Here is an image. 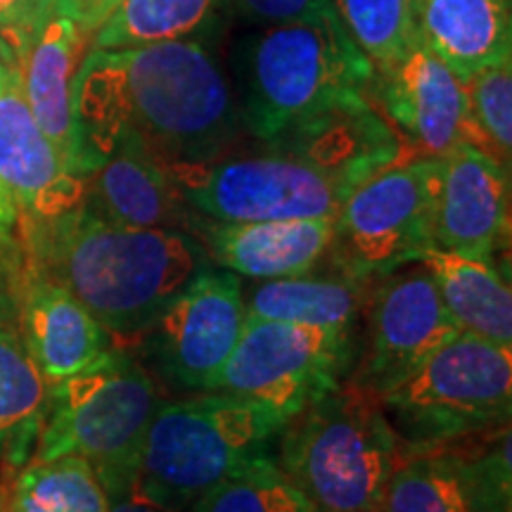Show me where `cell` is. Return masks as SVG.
<instances>
[{"instance_id":"6da1fadb","label":"cell","mask_w":512,"mask_h":512,"mask_svg":"<svg viewBox=\"0 0 512 512\" xmlns=\"http://www.w3.org/2000/svg\"><path fill=\"white\" fill-rule=\"evenodd\" d=\"M72 107L86 176L121 143L164 166L211 162L228 155L242 128L228 79L202 41L86 50Z\"/></svg>"},{"instance_id":"7a4b0ae2","label":"cell","mask_w":512,"mask_h":512,"mask_svg":"<svg viewBox=\"0 0 512 512\" xmlns=\"http://www.w3.org/2000/svg\"><path fill=\"white\" fill-rule=\"evenodd\" d=\"M252 155L166 166L185 204L211 221H275L337 216L344 200L401 145L368 102L332 112Z\"/></svg>"},{"instance_id":"3957f363","label":"cell","mask_w":512,"mask_h":512,"mask_svg":"<svg viewBox=\"0 0 512 512\" xmlns=\"http://www.w3.org/2000/svg\"><path fill=\"white\" fill-rule=\"evenodd\" d=\"M34 228L48 278L67 287L112 337L143 335L176 294L214 266L188 230L121 226L86 202Z\"/></svg>"},{"instance_id":"277c9868","label":"cell","mask_w":512,"mask_h":512,"mask_svg":"<svg viewBox=\"0 0 512 512\" xmlns=\"http://www.w3.org/2000/svg\"><path fill=\"white\" fill-rule=\"evenodd\" d=\"M375 67L332 15L264 27L240 53V124L266 143L368 102Z\"/></svg>"},{"instance_id":"5b68a950","label":"cell","mask_w":512,"mask_h":512,"mask_svg":"<svg viewBox=\"0 0 512 512\" xmlns=\"http://www.w3.org/2000/svg\"><path fill=\"white\" fill-rule=\"evenodd\" d=\"M278 463L316 512H380L401 441L380 399L339 384L278 432Z\"/></svg>"},{"instance_id":"8992f818","label":"cell","mask_w":512,"mask_h":512,"mask_svg":"<svg viewBox=\"0 0 512 512\" xmlns=\"http://www.w3.org/2000/svg\"><path fill=\"white\" fill-rule=\"evenodd\" d=\"M285 422L226 392L159 403L147 427L133 489L171 512H190L223 479L266 456Z\"/></svg>"},{"instance_id":"52a82bcc","label":"cell","mask_w":512,"mask_h":512,"mask_svg":"<svg viewBox=\"0 0 512 512\" xmlns=\"http://www.w3.org/2000/svg\"><path fill=\"white\" fill-rule=\"evenodd\" d=\"M159 403L150 373L114 351L98 368L48 384L36 458L79 456L91 463L107 496L124 494L136 482Z\"/></svg>"},{"instance_id":"ba28073f","label":"cell","mask_w":512,"mask_h":512,"mask_svg":"<svg viewBox=\"0 0 512 512\" xmlns=\"http://www.w3.org/2000/svg\"><path fill=\"white\" fill-rule=\"evenodd\" d=\"M401 448H427L508 425L512 349L460 332L377 394Z\"/></svg>"},{"instance_id":"9c48e42d","label":"cell","mask_w":512,"mask_h":512,"mask_svg":"<svg viewBox=\"0 0 512 512\" xmlns=\"http://www.w3.org/2000/svg\"><path fill=\"white\" fill-rule=\"evenodd\" d=\"M441 159L394 162L366 178L344 200L332 226L328 254L351 280L370 278L415 264L434 247V207Z\"/></svg>"},{"instance_id":"30bf717a","label":"cell","mask_w":512,"mask_h":512,"mask_svg":"<svg viewBox=\"0 0 512 512\" xmlns=\"http://www.w3.org/2000/svg\"><path fill=\"white\" fill-rule=\"evenodd\" d=\"M351 347V332L245 316L238 344L209 392L259 403L287 422L339 387Z\"/></svg>"},{"instance_id":"8fae6325","label":"cell","mask_w":512,"mask_h":512,"mask_svg":"<svg viewBox=\"0 0 512 512\" xmlns=\"http://www.w3.org/2000/svg\"><path fill=\"white\" fill-rule=\"evenodd\" d=\"M245 325V294L238 275L214 266L197 275L147 325L145 347L176 387L209 392Z\"/></svg>"},{"instance_id":"7c38bea8","label":"cell","mask_w":512,"mask_h":512,"mask_svg":"<svg viewBox=\"0 0 512 512\" xmlns=\"http://www.w3.org/2000/svg\"><path fill=\"white\" fill-rule=\"evenodd\" d=\"M366 309L368 347L351 382L375 396L460 335L420 261L382 275L366 297Z\"/></svg>"},{"instance_id":"4fadbf2b","label":"cell","mask_w":512,"mask_h":512,"mask_svg":"<svg viewBox=\"0 0 512 512\" xmlns=\"http://www.w3.org/2000/svg\"><path fill=\"white\" fill-rule=\"evenodd\" d=\"M0 190L17 221L41 226L86 200V176L50 143L31 114L17 55L0 41Z\"/></svg>"},{"instance_id":"5bb4252c","label":"cell","mask_w":512,"mask_h":512,"mask_svg":"<svg viewBox=\"0 0 512 512\" xmlns=\"http://www.w3.org/2000/svg\"><path fill=\"white\" fill-rule=\"evenodd\" d=\"M370 91L418 157L444 159L472 143L465 81L420 36L392 67L375 72Z\"/></svg>"},{"instance_id":"9a60e30c","label":"cell","mask_w":512,"mask_h":512,"mask_svg":"<svg viewBox=\"0 0 512 512\" xmlns=\"http://www.w3.org/2000/svg\"><path fill=\"white\" fill-rule=\"evenodd\" d=\"M510 240V169L472 145L441 159L434 247L494 264Z\"/></svg>"},{"instance_id":"2e32d148","label":"cell","mask_w":512,"mask_h":512,"mask_svg":"<svg viewBox=\"0 0 512 512\" xmlns=\"http://www.w3.org/2000/svg\"><path fill=\"white\" fill-rule=\"evenodd\" d=\"M88 36L83 34L64 0H53L38 27L17 55L19 79L38 126L60 155L86 176L76 131L72 86Z\"/></svg>"},{"instance_id":"e0dca14e","label":"cell","mask_w":512,"mask_h":512,"mask_svg":"<svg viewBox=\"0 0 512 512\" xmlns=\"http://www.w3.org/2000/svg\"><path fill=\"white\" fill-rule=\"evenodd\" d=\"M335 216L275 221H211L195 216L190 233L207 249L211 264L252 280L311 273L328 256Z\"/></svg>"},{"instance_id":"ac0fdd59","label":"cell","mask_w":512,"mask_h":512,"mask_svg":"<svg viewBox=\"0 0 512 512\" xmlns=\"http://www.w3.org/2000/svg\"><path fill=\"white\" fill-rule=\"evenodd\" d=\"M19 335L48 384L98 368L117 351L110 330L48 275L24 292Z\"/></svg>"},{"instance_id":"d6986e66","label":"cell","mask_w":512,"mask_h":512,"mask_svg":"<svg viewBox=\"0 0 512 512\" xmlns=\"http://www.w3.org/2000/svg\"><path fill=\"white\" fill-rule=\"evenodd\" d=\"M100 216L121 226L192 230V211L162 162L143 147L121 143L86 176V200Z\"/></svg>"},{"instance_id":"ffe728a7","label":"cell","mask_w":512,"mask_h":512,"mask_svg":"<svg viewBox=\"0 0 512 512\" xmlns=\"http://www.w3.org/2000/svg\"><path fill=\"white\" fill-rule=\"evenodd\" d=\"M418 36L460 79L508 60L510 0H418Z\"/></svg>"},{"instance_id":"44dd1931","label":"cell","mask_w":512,"mask_h":512,"mask_svg":"<svg viewBox=\"0 0 512 512\" xmlns=\"http://www.w3.org/2000/svg\"><path fill=\"white\" fill-rule=\"evenodd\" d=\"M418 261L460 332L512 349V292L494 264L441 247H427Z\"/></svg>"},{"instance_id":"7402d4cb","label":"cell","mask_w":512,"mask_h":512,"mask_svg":"<svg viewBox=\"0 0 512 512\" xmlns=\"http://www.w3.org/2000/svg\"><path fill=\"white\" fill-rule=\"evenodd\" d=\"M380 512H489L458 441L401 448Z\"/></svg>"},{"instance_id":"603a6c76","label":"cell","mask_w":512,"mask_h":512,"mask_svg":"<svg viewBox=\"0 0 512 512\" xmlns=\"http://www.w3.org/2000/svg\"><path fill=\"white\" fill-rule=\"evenodd\" d=\"M366 283L347 275H290L264 280L245 299V316L354 332L366 309Z\"/></svg>"},{"instance_id":"cb8c5ba5","label":"cell","mask_w":512,"mask_h":512,"mask_svg":"<svg viewBox=\"0 0 512 512\" xmlns=\"http://www.w3.org/2000/svg\"><path fill=\"white\" fill-rule=\"evenodd\" d=\"M228 8V0H121L91 36V48L197 41L219 29Z\"/></svg>"},{"instance_id":"d4e9b609","label":"cell","mask_w":512,"mask_h":512,"mask_svg":"<svg viewBox=\"0 0 512 512\" xmlns=\"http://www.w3.org/2000/svg\"><path fill=\"white\" fill-rule=\"evenodd\" d=\"M10 512H110V496L88 460L34 458L17 477Z\"/></svg>"},{"instance_id":"484cf974","label":"cell","mask_w":512,"mask_h":512,"mask_svg":"<svg viewBox=\"0 0 512 512\" xmlns=\"http://www.w3.org/2000/svg\"><path fill=\"white\" fill-rule=\"evenodd\" d=\"M375 72L392 67L418 38V0H330Z\"/></svg>"},{"instance_id":"4316f807","label":"cell","mask_w":512,"mask_h":512,"mask_svg":"<svg viewBox=\"0 0 512 512\" xmlns=\"http://www.w3.org/2000/svg\"><path fill=\"white\" fill-rule=\"evenodd\" d=\"M190 512H316L278 463L254 458L202 496Z\"/></svg>"},{"instance_id":"83f0119b","label":"cell","mask_w":512,"mask_h":512,"mask_svg":"<svg viewBox=\"0 0 512 512\" xmlns=\"http://www.w3.org/2000/svg\"><path fill=\"white\" fill-rule=\"evenodd\" d=\"M48 382L17 328L0 320V448L41 420Z\"/></svg>"},{"instance_id":"f1b7e54d","label":"cell","mask_w":512,"mask_h":512,"mask_svg":"<svg viewBox=\"0 0 512 512\" xmlns=\"http://www.w3.org/2000/svg\"><path fill=\"white\" fill-rule=\"evenodd\" d=\"M472 147L510 169L512 157V57L467 76Z\"/></svg>"},{"instance_id":"f546056e","label":"cell","mask_w":512,"mask_h":512,"mask_svg":"<svg viewBox=\"0 0 512 512\" xmlns=\"http://www.w3.org/2000/svg\"><path fill=\"white\" fill-rule=\"evenodd\" d=\"M228 3L259 27L306 22V19H318L335 12L330 0H228Z\"/></svg>"},{"instance_id":"4dcf8cb0","label":"cell","mask_w":512,"mask_h":512,"mask_svg":"<svg viewBox=\"0 0 512 512\" xmlns=\"http://www.w3.org/2000/svg\"><path fill=\"white\" fill-rule=\"evenodd\" d=\"M53 0H0V41L19 53Z\"/></svg>"},{"instance_id":"1f68e13d","label":"cell","mask_w":512,"mask_h":512,"mask_svg":"<svg viewBox=\"0 0 512 512\" xmlns=\"http://www.w3.org/2000/svg\"><path fill=\"white\" fill-rule=\"evenodd\" d=\"M79 29L91 38L102 22L117 10L121 0H64Z\"/></svg>"},{"instance_id":"d6a6232c","label":"cell","mask_w":512,"mask_h":512,"mask_svg":"<svg viewBox=\"0 0 512 512\" xmlns=\"http://www.w3.org/2000/svg\"><path fill=\"white\" fill-rule=\"evenodd\" d=\"M110 512H171V510L147 501L145 496H140L131 486V489H126L124 494L110 498Z\"/></svg>"},{"instance_id":"836d02e7","label":"cell","mask_w":512,"mask_h":512,"mask_svg":"<svg viewBox=\"0 0 512 512\" xmlns=\"http://www.w3.org/2000/svg\"><path fill=\"white\" fill-rule=\"evenodd\" d=\"M17 223V216H15V209L10 207L8 197L3 195V190H0V247L5 245L12 233V226Z\"/></svg>"}]
</instances>
